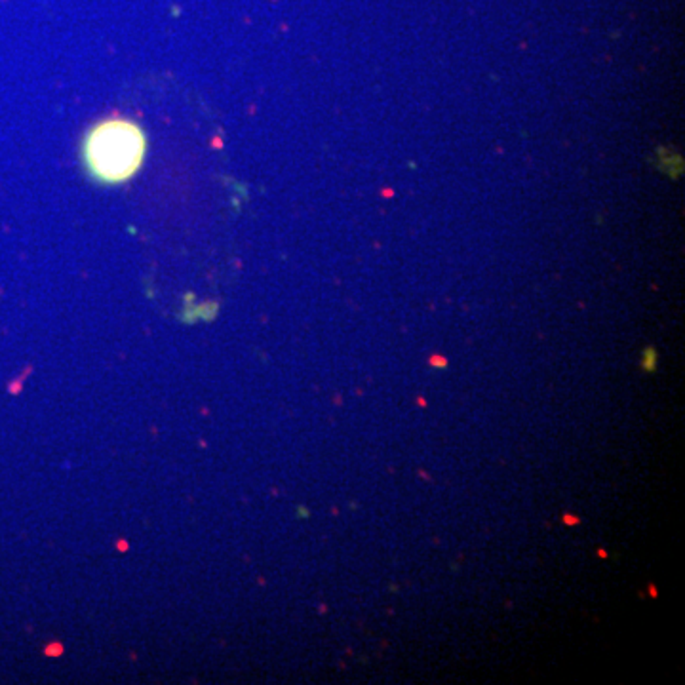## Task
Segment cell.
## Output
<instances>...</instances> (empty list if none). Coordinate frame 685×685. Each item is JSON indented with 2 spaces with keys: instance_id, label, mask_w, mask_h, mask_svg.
I'll return each mask as SVG.
<instances>
[{
  "instance_id": "6da1fadb",
  "label": "cell",
  "mask_w": 685,
  "mask_h": 685,
  "mask_svg": "<svg viewBox=\"0 0 685 685\" xmlns=\"http://www.w3.org/2000/svg\"><path fill=\"white\" fill-rule=\"evenodd\" d=\"M145 135L130 120L113 118L98 124L86 137L84 158L100 181L120 183L130 179L143 162Z\"/></svg>"
}]
</instances>
